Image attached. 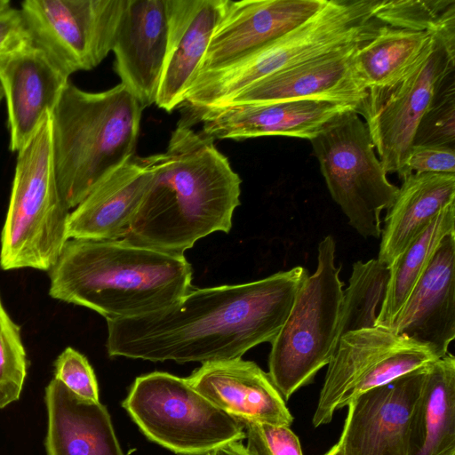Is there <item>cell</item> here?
Segmentation results:
<instances>
[{
	"mask_svg": "<svg viewBox=\"0 0 455 455\" xmlns=\"http://www.w3.org/2000/svg\"><path fill=\"white\" fill-rule=\"evenodd\" d=\"M308 275L300 266L241 284L192 289L162 309L107 321L109 356L202 363L272 342Z\"/></svg>",
	"mask_w": 455,
	"mask_h": 455,
	"instance_id": "6da1fadb",
	"label": "cell"
},
{
	"mask_svg": "<svg viewBox=\"0 0 455 455\" xmlns=\"http://www.w3.org/2000/svg\"><path fill=\"white\" fill-rule=\"evenodd\" d=\"M145 160L150 181L122 240L184 256L199 239L230 231L242 180L213 139L179 122L165 151Z\"/></svg>",
	"mask_w": 455,
	"mask_h": 455,
	"instance_id": "7a4b0ae2",
	"label": "cell"
},
{
	"mask_svg": "<svg viewBox=\"0 0 455 455\" xmlns=\"http://www.w3.org/2000/svg\"><path fill=\"white\" fill-rule=\"evenodd\" d=\"M49 295L107 321L162 309L192 290V267L176 256L124 240L69 239L48 271Z\"/></svg>",
	"mask_w": 455,
	"mask_h": 455,
	"instance_id": "3957f363",
	"label": "cell"
},
{
	"mask_svg": "<svg viewBox=\"0 0 455 455\" xmlns=\"http://www.w3.org/2000/svg\"><path fill=\"white\" fill-rule=\"evenodd\" d=\"M143 109L122 84L98 92L67 84L51 116L56 180L69 210L136 156Z\"/></svg>",
	"mask_w": 455,
	"mask_h": 455,
	"instance_id": "277c9868",
	"label": "cell"
},
{
	"mask_svg": "<svg viewBox=\"0 0 455 455\" xmlns=\"http://www.w3.org/2000/svg\"><path fill=\"white\" fill-rule=\"evenodd\" d=\"M380 1L327 0L305 23L268 45L226 68L195 78L181 105L185 115L196 121L270 75L370 40L382 25L376 19Z\"/></svg>",
	"mask_w": 455,
	"mask_h": 455,
	"instance_id": "5b68a950",
	"label": "cell"
},
{
	"mask_svg": "<svg viewBox=\"0 0 455 455\" xmlns=\"http://www.w3.org/2000/svg\"><path fill=\"white\" fill-rule=\"evenodd\" d=\"M69 213L57 184L49 112L17 152L1 233L0 267L49 271L68 241Z\"/></svg>",
	"mask_w": 455,
	"mask_h": 455,
	"instance_id": "8992f818",
	"label": "cell"
},
{
	"mask_svg": "<svg viewBox=\"0 0 455 455\" xmlns=\"http://www.w3.org/2000/svg\"><path fill=\"white\" fill-rule=\"evenodd\" d=\"M335 251L331 235L319 243L316 269L302 283L271 342L267 373L285 401L328 364L339 341L344 283Z\"/></svg>",
	"mask_w": 455,
	"mask_h": 455,
	"instance_id": "52a82bcc",
	"label": "cell"
},
{
	"mask_svg": "<svg viewBox=\"0 0 455 455\" xmlns=\"http://www.w3.org/2000/svg\"><path fill=\"white\" fill-rule=\"evenodd\" d=\"M124 408L152 441L183 455H206L245 439L244 425L220 410L188 381L162 371L138 377Z\"/></svg>",
	"mask_w": 455,
	"mask_h": 455,
	"instance_id": "ba28073f",
	"label": "cell"
},
{
	"mask_svg": "<svg viewBox=\"0 0 455 455\" xmlns=\"http://www.w3.org/2000/svg\"><path fill=\"white\" fill-rule=\"evenodd\" d=\"M331 198L363 237L379 238L381 212L398 188L387 178L367 125L355 110L330 120L310 140Z\"/></svg>",
	"mask_w": 455,
	"mask_h": 455,
	"instance_id": "9c48e42d",
	"label": "cell"
},
{
	"mask_svg": "<svg viewBox=\"0 0 455 455\" xmlns=\"http://www.w3.org/2000/svg\"><path fill=\"white\" fill-rule=\"evenodd\" d=\"M455 71V36L433 34L426 50L397 80L367 91L358 108L387 173L401 174L416 129Z\"/></svg>",
	"mask_w": 455,
	"mask_h": 455,
	"instance_id": "30bf717a",
	"label": "cell"
},
{
	"mask_svg": "<svg viewBox=\"0 0 455 455\" xmlns=\"http://www.w3.org/2000/svg\"><path fill=\"white\" fill-rule=\"evenodd\" d=\"M127 0H26L31 39L68 74L97 67L112 51Z\"/></svg>",
	"mask_w": 455,
	"mask_h": 455,
	"instance_id": "8fae6325",
	"label": "cell"
},
{
	"mask_svg": "<svg viewBox=\"0 0 455 455\" xmlns=\"http://www.w3.org/2000/svg\"><path fill=\"white\" fill-rule=\"evenodd\" d=\"M326 2L226 0L195 78L226 68L268 45L305 23Z\"/></svg>",
	"mask_w": 455,
	"mask_h": 455,
	"instance_id": "7c38bea8",
	"label": "cell"
},
{
	"mask_svg": "<svg viewBox=\"0 0 455 455\" xmlns=\"http://www.w3.org/2000/svg\"><path fill=\"white\" fill-rule=\"evenodd\" d=\"M428 365L363 393L347 404L338 441L342 455H407L409 421Z\"/></svg>",
	"mask_w": 455,
	"mask_h": 455,
	"instance_id": "4fadbf2b",
	"label": "cell"
},
{
	"mask_svg": "<svg viewBox=\"0 0 455 455\" xmlns=\"http://www.w3.org/2000/svg\"><path fill=\"white\" fill-rule=\"evenodd\" d=\"M416 343L390 327L381 325L343 334L327 364L312 419L314 427L331 421L350 389L361 394L379 385Z\"/></svg>",
	"mask_w": 455,
	"mask_h": 455,
	"instance_id": "5bb4252c",
	"label": "cell"
},
{
	"mask_svg": "<svg viewBox=\"0 0 455 455\" xmlns=\"http://www.w3.org/2000/svg\"><path fill=\"white\" fill-rule=\"evenodd\" d=\"M69 76L31 37L0 54L12 152L17 153L53 111Z\"/></svg>",
	"mask_w": 455,
	"mask_h": 455,
	"instance_id": "9a60e30c",
	"label": "cell"
},
{
	"mask_svg": "<svg viewBox=\"0 0 455 455\" xmlns=\"http://www.w3.org/2000/svg\"><path fill=\"white\" fill-rule=\"evenodd\" d=\"M359 105L325 100H292L262 104L231 105L205 111L197 122L202 133L215 140H243L287 136L311 140L333 117Z\"/></svg>",
	"mask_w": 455,
	"mask_h": 455,
	"instance_id": "2e32d148",
	"label": "cell"
},
{
	"mask_svg": "<svg viewBox=\"0 0 455 455\" xmlns=\"http://www.w3.org/2000/svg\"><path fill=\"white\" fill-rule=\"evenodd\" d=\"M363 44L333 51L270 75L216 108L303 99L341 101L360 107L367 90L355 74L353 58Z\"/></svg>",
	"mask_w": 455,
	"mask_h": 455,
	"instance_id": "e0dca14e",
	"label": "cell"
},
{
	"mask_svg": "<svg viewBox=\"0 0 455 455\" xmlns=\"http://www.w3.org/2000/svg\"><path fill=\"white\" fill-rule=\"evenodd\" d=\"M167 41L166 0H127L112 49L114 68L143 108L156 104Z\"/></svg>",
	"mask_w": 455,
	"mask_h": 455,
	"instance_id": "ac0fdd59",
	"label": "cell"
},
{
	"mask_svg": "<svg viewBox=\"0 0 455 455\" xmlns=\"http://www.w3.org/2000/svg\"><path fill=\"white\" fill-rule=\"evenodd\" d=\"M189 384L212 404L244 422L291 427L293 417L268 373L242 358L203 363Z\"/></svg>",
	"mask_w": 455,
	"mask_h": 455,
	"instance_id": "d6986e66",
	"label": "cell"
},
{
	"mask_svg": "<svg viewBox=\"0 0 455 455\" xmlns=\"http://www.w3.org/2000/svg\"><path fill=\"white\" fill-rule=\"evenodd\" d=\"M438 357L455 338V231L441 241L427 268L389 326Z\"/></svg>",
	"mask_w": 455,
	"mask_h": 455,
	"instance_id": "ffe728a7",
	"label": "cell"
},
{
	"mask_svg": "<svg viewBox=\"0 0 455 455\" xmlns=\"http://www.w3.org/2000/svg\"><path fill=\"white\" fill-rule=\"evenodd\" d=\"M226 0H166L167 49L156 105L181 106L206 53Z\"/></svg>",
	"mask_w": 455,
	"mask_h": 455,
	"instance_id": "44dd1931",
	"label": "cell"
},
{
	"mask_svg": "<svg viewBox=\"0 0 455 455\" xmlns=\"http://www.w3.org/2000/svg\"><path fill=\"white\" fill-rule=\"evenodd\" d=\"M145 157L134 156L99 182L70 212L67 237L76 240H122L150 181Z\"/></svg>",
	"mask_w": 455,
	"mask_h": 455,
	"instance_id": "7402d4cb",
	"label": "cell"
},
{
	"mask_svg": "<svg viewBox=\"0 0 455 455\" xmlns=\"http://www.w3.org/2000/svg\"><path fill=\"white\" fill-rule=\"evenodd\" d=\"M47 455H124L107 408L52 379L45 388Z\"/></svg>",
	"mask_w": 455,
	"mask_h": 455,
	"instance_id": "603a6c76",
	"label": "cell"
},
{
	"mask_svg": "<svg viewBox=\"0 0 455 455\" xmlns=\"http://www.w3.org/2000/svg\"><path fill=\"white\" fill-rule=\"evenodd\" d=\"M455 203V174L411 173L387 209L377 259L388 267L448 205Z\"/></svg>",
	"mask_w": 455,
	"mask_h": 455,
	"instance_id": "cb8c5ba5",
	"label": "cell"
},
{
	"mask_svg": "<svg viewBox=\"0 0 455 455\" xmlns=\"http://www.w3.org/2000/svg\"><path fill=\"white\" fill-rule=\"evenodd\" d=\"M407 455H455V357L449 352L427 368L409 421Z\"/></svg>",
	"mask_w": 455,
	"mask_h": 455,
	"instance_id": "d4e9b609",
	"label": "cell"
},
{
	"mask_svg": "<svg viewBox=\"0 0 455 455\" xmlns=\"http://www.w3.org/2000/svg\"><path fill=\"white\" fill-rule=\"evenodd\" d=\"M433 37L427 31L382 24L361 44L353 58L355 74L367 90L386 86L401 77L426 50Z\"/></svg>",
	"mask_w": 455,
	"mask_h": 455,
	"instance_id": "484cf974",
	"label": "cell"
},
{
	"mask_svg": "<svg viewBox=\"0 0 455 455\" xmlns=\"http://www.w3.org/2000/svg\"><path fill=\"white\" fill-rule=\"evenodd\" d=\"M455 231V203L444 208L388 266L376 325L389 327L427 268L443 238Z\"/></svg>",
	"mask_w": 455,
	"mask_h": 455,
	"instance_id": "4316f807",
	"label": "cell"
},
{
	"mask_svg": "<svg viewBox=\"0 0 455 455\" xmlns=\"http://www.w3.org/2000/svg\"><path fill=\"white\" fill-rule=\"evenodd\" d=\"M388 277V267L377 259L354 263L348 287L343 290L339 339L348 331L376 325Z\"/></svg>",
	"mask_w": 455,
	"mask_h": 455,
	"instance_id": "83f0119b",
	"label": "cell"
},
{
	"mask_svg": "<svg viewBox=\"0 0 455 455\" xmlns=\"http://www.w3.org/2000/svg\"><path fill=\"white\" fill-rule=\"evenodd\" d=\"M376 19L396 28L455 36V0H381Z\"/></svg>",
	"mask_w": 455,
	"mask_h": 455,
	"instance_id": "f1b7e54d",
	"label": "cell"
},
{
	"mask_svg": "<svg viewBox=\"0 0 455 455\" xmlns=\"http://www.w3.org/2000/svg\"><path fill=\"white\" fill-rule=\"evenodd\" d=\"M28 366L21 327L12 319L0 297V409L20 399Z\"/></svg>",
	"mask_w": 455,
	"mask_h": 455,
	"instance_id": "f546056e",
	"label": "cell"
},
{
	"mask_svg": "<svg viewBox=\"0 0 455 455\" xmlns=\"http://www.w3.org/2000/svg\"><path fill=\"white\" fill-rule=\"evenodd\" d=\"M455 148V78L440 90L419 121L413 144Z\"/></svg>",
	"mask_w": 455,
	"mask_h": 455,
	"instance_id": "4dcf8cb0",
	"label": "cell"
},
{
	"mask_svg": "<svg viewBox=\"0 0 455 455\" xmlns=\"http://www.w3.org/2000/svg\"><path fill=\"white\" fill-rule=\"evenodd\" d=\"M246 449L251 455H303L300 442L287 426L244 422Z\"/></svg>",
	"mask_w": 455,
	"mask_h": 455,
	"instance_id": "1f68e13d",
	"label": "cell"
},
{
	"mask_svg": "<svg viewBox=\"0 0 455 455\" xmlns=\"http://www.w3.org/2000/svg\"><path fill=\"white\" fill-rule=\"evenodd\" d=\"M54 379L76 395L99 401L95 373L87 358L71 347H66L54 362Z\"/></svg>",
	"mask_w": 455,
	"mask_h": 455,
	"instance_id": "d6a6232c",
	"label": "cell"
},
{
	"mask_svg": "<svg viewBox=\"0 0 455 455\" xmlns=\"http://www.w3.org/2000/svg\"><path fill=\"white\" fill-rule=\"evenodd\" d=\"M411 173L455 174V148L412 145L399 178Z\"/></svg>",
	"mask_w": 455,
	"mask_h": 455,
	"instance_id": "836d02e7",
	"label": "cell"
},
{
	"mask_svg": "<svg viewBox=\"0 0 455 455\" xmlns=\"http://www.w3.org/2000/svg\"><path fill=\"white\" fill-rule=\"evenodd\" d=\"M30 38L20 9L13 7L0 13V54Z\"/></svg>",
	"mask_w": 455,
	"mask_h": 455,
	"instance_id": "e575fe53",
	"label": "cell"
},
{
	"mask_svg": "<svg viewBox=\"0 0 455 455\" xmlns=\"http://www.w3.org/2000/svg\"><path fill=\"white\" fill-rule=\"evenodd\" d=\"M206 455H251L246 447L240 442H231L221 445Z\"/></svg>",
	"mask_w": 455,
	"mask_h": 455,
	"instance_id": "d590c367",
	"label": "cell"
},
{
	"mask_svg": "<svg viewBox=\"0 0 455 455\" xmlns=\"http://www.w3.org/2000/svg\"><path fill=\"white\" fill-rule=\"evenodd\" d=\"M323 455H342L339 442L336 443L331 448H330V450Z\"/></svg>",
	"mask_w": 455,
	"mask_h": 455,
	"instance_id": "8d00e7d4",
	"label": "cell"
},
{
	"mask_svg": "<svg viewBox=\"0 0 455 455\" xmlns=\"http://www.w3.org/2000/svg\"><path fill=\"white\" fill-rule=\"evenodd\" d=\"M12 8L11 2L8 0H0V13Z\"/></svg>",
	"mask_w": 455,
	"mask_h": 455,
	"instance_id": "74e56055",
	"label": "cell"
},
{
	"mask_svg": "<svg viewBox=\"0 0 455 455\" xmlns=\"http://www.w3.org/2000/svg\"><path fill=\"white\" fill-rule=\"evenodd\" d=\"M3 98H4V92H3L2 86L0 84V101L3 100Z\"/></svg>",
	"mask_w": 455,
	"mask_h": 455,
	"instance_id": "f35d334b",
	"label": "cell"
}]
</instances>
